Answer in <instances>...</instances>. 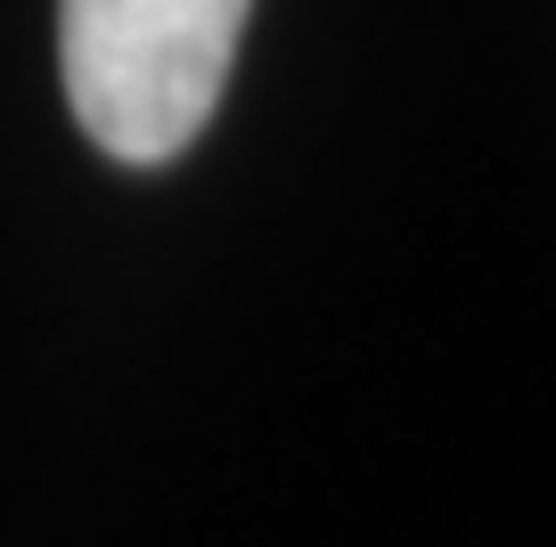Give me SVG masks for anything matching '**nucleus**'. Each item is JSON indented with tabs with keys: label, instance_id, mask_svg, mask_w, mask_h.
<instances>
[{
	"label": "nucleus",
	"instance_id": "nucleus-1",
	"mask_svg": "<svg viewBox=\"0 0 556 547\" xmlns=\"http://www.w3.org/2000/svg\"><path fill=\"white\" fill-rule=\"evenodd\" d=\"M245 0H58V66L83 131L123 164L180 155L222 106Z\"/></svg>",
	"mask_w": 556,
	"mask_h": 547
}]
</instances>
